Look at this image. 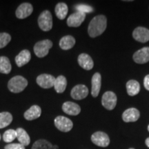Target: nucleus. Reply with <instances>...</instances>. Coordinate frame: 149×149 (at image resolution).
Segmentation results:
<instances>
[{
    "label": "nucleus",
    "mask_w": 149,
    "mask_h": 149,
    "mask_svg": "<svg viewBox=\"0 0 149 149\" xmlns=\"http://www.w3.org/2000/svg\"><path fill=\"white\" fill-rule=\"evenodd\" d=\"M53 145L46 139H39L33 144L31 149H53Z\"/></svg>",
    "instance_id": "nucleus-27"
},
{
    "label": "nucleus",
    "mask_w": 149,
    "mask_h": 149,
    "mask_svg": "<svg viewBox=\"0 0 149 149\" xmlns=\"http://www.w3.org/2000/svg\"><path fill=\"white\" fill-rule=\"evenodd\" d=\"M42 114V109L37 105H33L24 113V117L26 120L32 121L39 118Z\"/></svg>",
    "instance_id": "nucleus-18"
},
{
    "label": "nucleus",
    "mask_w": 149,
    "mask_h": 149,
    "mask_svg": "<svg viewBox=\"0 0 149 149\" xmlns=\"http://www.w3.org/2000/svg\"><path fill=\"white\" fill-rule=\"evenodd\" d=\"M86 18V14L83 13L76 12L68 17L67 24L69 27H79L83 23Z\"/></svg>",
    "instance_id": "nucleus-10"
},
{
    "label": "nucleus",
    "mask_w": 149,
    "mask_h": 149,
    "mask_svg": "<svg viewBox=\"0 0 149 149\" xmlns=\"http://www.w3.org/2000/svg\"><path fill=\"white\" fill-rule=\"evenodd\" d=\"M140 116L139 111L135 108H130L123 113L122 119L125 122H134L138 120Z\"/></svg>",
    "instance_id": "nucleus-15"
},
{
    "label": "nucleus",
    "mask_w": 149,
    "mask_h": 149,
    "mask_svg": "<svg viewBox=\"0 0 149 149\" xmlns=\"http://www.w3.org/2000/svg\"><path fill=\"white\" fill-rule=\"evenodd\" d=\"M33 11V6L30 3H23L16 10V17L20 19L28 17L32 14Z\"/></svg>",
    "instance_id": "nucleus-11"
},
{
    "label": "nucleus",
    "mask_w": 149,
    "mask_h": 149,
    "mask_svg": "<svg viewBox=\"0 0 149 149\" xmlns=\"http://www.w3.org/2000/svg\"><path fill=\"white\" fill-rule=\"evenodd\" d=\"M11 40V36L7 33H0V48L5 47Z\"/></svg>",
    "instance_id": "nucleus-29"
},
{
    "label": "nucleus",
    "mask_w": 149,
    "mask_h": 149,
    "mask_svg": "<svg viewBox=\"0 0 149 149\" xmlns=\"http://www.w3.org/2000/svg\"><path fill=\"white\" fill-rule=\"evenodd\" d=\"M148 132H149V125L148 126Z\"/></svg>",
    "instance_id": "nucleus-35"
},
{
    "label": "nucleus",
    "mask_w": 149,
    "mask_h": 149,
    "mask_svg": "<svg viewBox=\"0 0 149 149\" xmlns=\"http://www.w3.org/2000/svg\"><path fill=\"white\" fill-rule=\"evenodd\" d=\"M0 140H1V135H0Z\"/></svg>",
    "instance_id": "nucleus-37"
},
{
    "label": "nucleus",
    "mask_w": 149,
    "mask_h": 149,
    "mask_svg": "<svg viewBox=\"0 0 149 149\" xmlns=\"http://www.w3.org/2000/svg\"><path fill=\"white\" fill-rule=\"evenodd\" d=\"M5 149H26L25 146L21 144H8L4 147Z\"/></svg>",
    "instance_id": "nucleus-31"
},
{
    "label": "nucleus",
    "mask_w": 149,
    "mask_h": 149,
    "mask_svg": "<svg viewBox=\"0 0 149 149\" xmlns=\"http://www.w3.org/2000/svg\"><path fill=\"white\" fill-rule=\"evenodd\" d=\"M133 37L137 42L145 43L149 41V30L144 27H137L134 30Z\"/></svg>",
    "instance_id": "nucleus-12"
},
{
    "label": "nucleus",
    "mask_w": 149,
    "mask_h": 149,
    "mask_svg": "<svg viewBox=\"0 0 149 149\" xmlns=\"http://www.w3.org/2000/svg\"><path fill=\"white\" fill-rule=\"evenodd\" d=\"M68 6H67L65 3L60 2L56 5L55 12L56 16H57V18L59 19H64L67 15V13H68Z\"/></svg>",
    "instance_id": "nucleus-24"
},
{
    "label": "nucleus",
    "mask_w": 149,
    "mask_h": 149,
    "mask_svg": "<svg viewBox=\"0 0 149 149\" xmlns=\"http://www.w3.org/2000/svg\"><path fill=\"white\" fill-rule=\"evenodd\" d=\"M52 47H53V42L49 40H44L36 43L33 49L37 57L42 58L48 55L49 50Z\"/></svg>",
    "instance_id": "nucleus-3"
},
{
    "label": "nucleus",
    "mask_w": 149,
    "mask_h": 149,
    "mask_svg": "<svg viewBox=\"0 0 149 149\" xmlns=\"http://www.w3.org/2000/svg\"><path fill=\"white\" fill-rule=\"evenodd\" d=\"M28 86V81L26 78L20 75L15 76L9 80L8 88L10 92L19 93L23 91Z\"/></svg>",
    "instance_id": "nucleus-2"
},
{
    "label": "nucleus",
    "mask_w": 149,
    "mask_h": 149,
    "mask_svg": "<svg viewBox=\"0 0 149 149\" xmlns=\"http://www.w3.org/2000/svg\"><path fill=\"white\" fill-rule=\"evenodd\" d=\"M55 78L49 74H42L37 77V84L43 88H51L54 86Z\"/></svg>",
    "instance_id": "nucleus-8"
},
{
    "label": "nucleus",
    "mask_w": 149,
    "mask_h": 149,
    "mask_svg": "<svg viewBox=\"0 0 149 149\" xmlns=\"http://www.w3.org/2000/svg\"><path fill=\"white\" fill-rule=\"evenodd\" d=\"M38 25L43 31H49L53 28V17L48 10L43 11L39 16Z\"/></svg>",
    "instance_id": "nucleus-4"
},
{
    "label": "nucleus",
    "mask_w": 149,
    "mask_h": 149,
    "mask_svg": "<svg viewBox=\"0 0 149 149\" xmlns=\"http://www.w3.org/2000/svg\"><path fill=\"white\" fill-rule=\"evenodd\" d=\"M67 80L66 78L63 75H59L57 78H55V84H54V88L57 93H64L66 88Z\"/></svg>",
    "instance_id": "nucleus-22"
},
{
    "label": "nucleus",
    "mask_w": 149,
    "mask_h": 149,
    "mask_svg": "<svg viewBox=\"0 0 149 149\" xmlns=\"http://www.w3.org/2000/svg\"><path fill=\"white\" fill-rule=\"evenodd\" d=\"M133 59L137 64H146L149 61V47L141 48L133 55Z\"/></svg>",
    "instance_id": "nucleus-13"
},
{
    "label": "nucleus",
    "mask_w": 149,
    "mask_h": 149,
    "mask_svg": "<svg viewBox=\"0 0 149 149\" xmlns=\"http://www.w3.org/2000/svg\"><path fill=\"white\" fill-rule=\"evenodd\" d=\"M126 89L127 93L130 96H135L139 93L140 91V85L138 81L136 80H129L126 83Z\"/></svg>",
    "instance_id": "nucleus-23"
},
{
    "label": "nucleus",
    "mask_w": 149,
    "mask_h": 149,
    "mask_svg": "<svg viewBox=\"0 0 149 149\" xmlns=\"http://www.w3.org/2000/svg\"><path fill=\"white\" fill-rule=\"evenodd\" d=\"M59 46L62 50H69L75 44V39L71 35H66L63 37L59 41Z\"/></svg>",
    "instance_id": "nucleus-21"
},
{
    "label": "nucleus",
    "mask_w": 149,
    "mask_h": 149,
    "mask_svg": "<svg viewBox=\"0 0 149 149\" xmlns=\"http://www.w3.org/2000/svg\"><path fill=\"white\" fill-rule=\"evenodd\" d=\"M13 121V115L8 112L0 113V129L10 125Z\"/></svg>",
    "instance_id": "nucleus-26"
},
{
    "label": "nucleus",
    "mask_w": 149,
    "mask_h": 149,
    "mask_svg": "<svg viewBox=\"0 0 149 149\" xmlns=\"http://www.w3.org/2000/svg\"><path fill=\"white\" fill-rule=\"evenodd\" d=\"M88 95V89L84 84H79L73 87L70 92L72 98L75 100H81L85 99Z\"/></svg>",
    "instance_id": "nucleus-9"
},
{
    "label": "nucleus",
    "mask_w": 149,
    "mask_h": 149,
    "mask_svg": "<svg viewBox=\"0 0 149 149\" xmlns=\"http://www.w3.org/2000/svg\"><path fill=\"white\" fill-rule=\"evenodd\" d=\"M129 149H135V148H129Z\"/></svg>",
    "instance_id": "nucleus-36"
},
{
    "label": "nucleus",
    "mask_w": 149,
    "mask_h": 149,
    "mask_svg": "<svg viewBox=\"0 0 149 149\" xmlns=\"http://www.w3.org/2000/svg\"><path fill=\"white\" fill-rule=\"evenodd\" d=\"M31 59V54L29 50H23L16 56L15 62L18 67H22L29 62Z\"/></svg>",
    "instance_id": "nucleus-19"
},
{
    "label": "nucleus",
    "mask_w": 149,
    "mask_h": 149,
    "mask_svg": "<svg viewBox=\"0 0 149 149\" xmlns=\"http://www.w3.org/2000/svg\"><path fill=\"white\" fill-rule=\"evenodd\" d=\"M78 63L81 68L86 70H91L94 66L93 59L86 53L80 54L78 57Z\"/></svg>",
    "instance_id": "nucleus-16"
},
{
    "label": "nucleus",
    "mask_w": 149,
    "mask_h": 149,
    "mask_svg": "<svg viewBox=\"0 0 149 149\" xmlns=\"http://www.w3.org/2000/svg\"><path fill=\"white\" fill-rule=\"evenodd\" d=\"M92 87H91V95L93 97H97L100 93L102 85V77L99 72L93 74L91 80Z\"/></svg>",
    "instance_id": "nucleus-14"
},
{
    "label": "nucleus",
    "mask_w": 149,
    "mask_h": 149,
    "mask_svg": "<svg viewBox=\"0 0 149 149\" xmlns=\"http://www.w3.org/2000/svg\"><path fill=\"white\" fill-rule=\"evenodd\" d=\"M144 86L145 88H146L147 91H149V74H147L146 77H144Z\"/></svg>",
    "instance_id": "nucleus-32"
},
{
    "label": "nucleus",
    "mask_w": 149,
    "mask_h": 149,
    "mask_svg": "<svg viewBox=\"0 0 149 149\" xmlns=\"http://www.w3.org/2000/svg\"><path fill=\"white\" fill-rule=\"evenodd\" d=\"M54 123L57 129L64 133L69 132L73 127V123L72 121L64 116H58L56 117L54 120Z\"/></svg>",
    "instance_id": "nucleus-5"
},
{
    "label": "nucleus",
    "mask_w": 149,
    "mask_h": 149,
    "mask_svg": "<svg viewBox=\"0 0 149 149\" xmlns=\"http://www.w3.org/2000/svg\"><path fill=\"white\" fill-rule=\"evenodd\" d=\"M102 106L107 110L111 111L116 107L117 96L112 91H107L103 95L102 98Z\"/></svg>",
    "instance_id": "nucleus-6"
},
{
    "label": "nucleus",
    "mask_w": 149,
    "mask_h": 149,
    "mask_svg": "<svg viewBox=\"0 0 149 149\" xmlns=\"http://www.w3.org/2000/svg\"><path fill=\"white\" fill-rule=\"evenodd\" d=\"M145 144H146L147 147H148L149 148V137H148V138L146 139V141H145Z\"/></svg>",
    "instance_id": "nucleus-33"
},
{
    "label": "nucleus",
    "mask_w": 149,
    "mask_h": 149,
    "mask_svg": "<svg viewBox=\"0 0 149 149\" xmlns=\"http://www.w3.org/2000/svg\"><path fill=\"white\" fill-rule=\"evenodd\" d=\"M17 132V138L19 144H21L24 146H29L31 143V138H30L29 134L24 128H18L16 130Z\"/></svg>",
    "instance_id": "nucleus-20"
},
{
    "label": "nucleus",
    "mask_w": 149,
    "mask_h": 149,
    "mask_svg": "<svg viewBox=\"0 0 149 149\" xmlns=\"http://www.w3.org/2000/svg\"><path fill=\"white\" fill-rule=\"evenodd\" d=\"M17 137V132L14 129H8L3 133V139L5 142L10 143L12 142Z\"/></svg>",
    "instance_id": "nucleus-28"
},
{
    "label": "nucleus",
    "mask_w": 149,
    "mask_h": 149,
    "mask_svg": "<svg viewBox=\"0 0 149 149\" xmlns=\"http://www.w3.org/2000/svg\"><path fill=\"white\" fill-rule=\"evenodd\" d=\"M53 149H59V146H57V145H54L53 146Z\"/></svg>",
    "instance_id": "nucleus-34"
},
{
    "label": "nucleus",
    "mask_w": 149,
    "mask_h": 149,
    "mask_svg": "<svg viewBox=\"0 0 149 149\" xmlns=\"http://www.w3.org/2000/svg\"><path fill=\"white\" fill-rule=\"evenodd\" d=\"M12 70L10 61L7 57H0V72L3 74L10 73Z\"/></svg>",
    "instance_id": "nucleus-25"
},
{
    "label": "nucleus",
    "mask_w": 149,
    "mask_h": 149,
    "mask_svg": "<svg viewBox=\"0 0 149 149\" xmlns=\"http://www.w3.org/2000/svg\"><path fill=\"white\" fill-rule=\"evenodd\" d=\"M107 26V17L103 15H100L95 17L91 20L88 28V33L89 36L93 37H96L102 35Z\"/></svg>",
    "instance_id": "nucleus-1"
},
{
    "label": "nucleus",
    "mask_w": 149,
    "mask_h": 149,
    "mask_svg": "<svg viewBox=\"0 0 149 149\" xmlns=\"http://www.w3.org/2000/svg\"><path fill=\"white\" fill-rule=\"evenodd\" d=\"M62 110L66 114L69 115H77L81 112V108L77 104L72 102H66L63 104Z\"/></svg>",
    "instance_id": "nucleus-17"
},
{
    "label": "nucleus",
    "mask_w": 149,
    "mask_h": 149,
    "mask_svg": "<svg viewBox=\"0 0 149 149\" xmlns=\"http://www.w3.org/2000/svg\"><path fill=\"white\" fill-rule=\"evenodd\" d=\"M91 141L94 144L100 147H107L110 144V139L107 133L97 131L91 136Z\"/></svg>",
    "instance_id": "nucleus-7"
},
{
    "label": "nucleus",
    "mask_w": 149,
    "mask_h": 149,
    "mask_svg": "<svg viewBox=\"0 0 149 149\" xmlns=\"http://www.w3.org/2000/svg\"><path fill=\"white\" fill-rule=\"evenodd\" d=\"M75 9L77 10V12L83 13H88L94 10L92 7L86 4H78L75 6Z\"/></svg>",
    "instance_id": "nucleus-30"
}]
</instances>
